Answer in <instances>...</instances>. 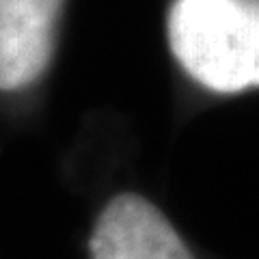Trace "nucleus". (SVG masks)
<instances>
[{"label":"nucleus","instance_id":"2","mask_svg":"<svg viewBox=\"0 0 259 259\" xmlns=\"http://www.w3.org/2000/svg\"><path fill=\"white\" fill-rule=\"evenodd\" d=\"M67 0H0V123H13L46 84Z\"/></svg>","mask_w":259,"mask_h":259},{"label":"nucleus","instance_id":"3","mask_svg":"<svg viewBox=\"0 0 259 259\" xmlns=\"http://www.w3.org/2000/svg\"><path fill=\"white\" fill-rule=\"evenodd\" d=\"M89 259H194L166 214L136 190H115L97 205Z\"/></svg>","mask_w":259,"mask_h":259},{"label":"nucleus","instance_id":"1","mask_svg":"<svg viewBox=\"0 0 259 259\" xmlns=\"http://www.w3.org/2000/svg\"><path fill=\"white\" fill-rule=\"evenodd\" d=\"M166 28L175 59L199 84L218 93L259 87V3L175 0Z\"/></svg>","mask_w":259,"mask_h":259}]
</instances>
